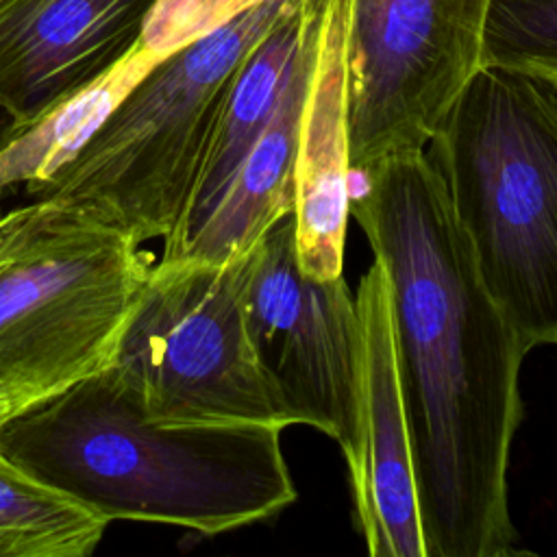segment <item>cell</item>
Returning a JSON list of instances; mask_svg holds the SVG:
<instances>
[{
	"label": "cell",
	"mask_w": 557,
	"mask_h": 557,
	"mask_svg": "<svg viewBox=\"0 0 557 557\" xmlns=\"http://www.w3.org/2000/svg\"><path fill=\"white\" fill-rule=\"evenodd\" d=\"M350 178L359 191L348 215L392 287L424 557L520 553L507 470L529 348L487 292L424 150L350 170Z\"/></svg>",
	"instance_id": "cell-1"
},
{
	"label": "cell",
	"mask_w": 557,
	"mask_h": 557,
	"mask_svg": "<svg viewBox=\"0 0 557 557\" xmlns=\"http://www.w3.org/2000/svg\"><path fill=\"white\" fill-rule=\"evenodd\" d=\"M281 433L265 422H154L104 368L0 422V453L107 522L218 535L296 500Z\"/></svg>",
	"instance_id": "cell-2"
},
{
	"label": "cell",
	"mask_w": 557,
	"mask_h": 557,
	"mask_svg": "<svg viewBox=\"0 0 557 557\" xmlns=\"http://www.w3.org/2000/svg\"><path fill=\"white\" fill-rule=\"evenodd\" d=\"M481 278L529 350L557 339V81L479 67L426 148Z\"/></svg>",
	"instance_id": "cell-3"
},
{
	"label": "cell",
	"mask_w": 557,
	"mask_h": 557,
	"mask_svg": "<svg viewBox=\"0 0 557 557\" xmlns=\"http://www.w3.org/2000/svg\"><path fill=\"white\" fill-rule=\"evenodd\" d=\"M152 263L63 200L0 218V422L111 366Z\"/></svg>",
	"instance_id": "cell-4"
},
{
	"label": "cell",
	"mask_w": 557,
	"mask_h": 557,
	"mask_svg": "<svg viewBox=\"0 0 557 557\" xmlns=\"http://www.w3.org/2000/svg\"><path fill=\"white\" fill-rule=\"evenodd\" d=\"M292 0H265L161 57L35 198L70 202L137 244L165 239L191 205L226 87Z\"/></svg>",
	"instance_id": "cell-5"
},
{
	"label": "cell",
	"mask_w": 557,
	"mask_h": 557,
	"mask_svg": "<svg viewBox=\"0 0 557 557\" xmlns=\"http://www.w3.org/2000/svg\"><path fill=\"white\" fill-rule=\"evenodd\" d=\"M242 259L152 263L109 366L146 418L292 426L248 337Z\"/></svg>",
	"instance_id": "cell-6"
},
{
	"label": "cell",
	"mask_w": 557,
	"mask_h": 557,
	"mask_svg": "<svg viewBox=\"0 0 557 557\" xmlns=\"http://www.w3.org/2000/svg\"><path fill=\"white\" fill-rule=\"evenodd\" d=\"M487 0H346L348 165L424 150L481 67Z\"/></svg>",
	"instance_id": "cell-7"
},
{
	"label": "cell",
	"mask_w": 557,
	"mask_h": 557,
	"mask_svg": "<svg viewBox=\"0 0 557 557\" xmlns=\"http://www.w3.org/2000/svg\"><path fill=\"white\" fill-rule=\"evenodd\" d=\"M242 302L252 350L289 424L333 437L350 466L361 387L355 294L344 276L324 281L300 270L292 213L244 255Z\"/></svg>",
	"instance_id": "cell-8"
},
{
	"label": "cell",
	"mask_w": 557,
	"mask_h": 557,
	"mask_svg": "<svg viewBox=\"0 0 557 557\" xmlns=\"http://www.w3.org/2000/svg\"><path fill=\"white\" fill-rule=\"evenodd\" d=\"M361 342L359 437L348 466L357 527L372 557H424L411 446L394 350L392 287L374 257L355 294Z\"/></svg>",
	"instance_id": "cell-9"
},
{
	"label": "cell",
	"mask_w": 557,
	"mask_h": 557,
	"mask_svg": "<svg viewBox=\"0 0 557 557\" xmlns=\"http://www.w3.org/2000/svg\"><path fill=\"white\" fill-rule=\"evenodd\" d=\"M157 0H0V107L24 126L139 39Z\"/></svg>",
	"instance_id": "cell-10"
},
{
	"label": "cell",
	"mask_w": 557,
	"mask_h": 557,
	"mask_svg": "<svg viewBox=\"0 0 557 557\" xmlns=\"http://www.w3.org/2000/svg\"><path fill=\"white\" fill-rule=\"evenodd\" d=\"M346 0H324L315 61L302 104L294 161V239L298 265L313 278L344 270L350 165L344 104Z\"/></svg>",
	"instance_id": "cell-11"
},
{
	"label": "cell",
	"mask_w": 557,
	"mask_h": 557,
	"mask_svg": "<svg viewBox=\"0 0 557 557\" xmlns=\"http://www.w3.org/2000/svg\"><path fill=\"white\" fill-rule=\"evenodd\" d=\"M322 4L324 0L268 124L211 205L163 239L161 257L228 263L242 259L270 226L292 213L298 128L315 61Z\"/></svg>",
	"instance_id": "cell-12"
},
{
	"label": "cell",
	"mask_w": 557,
	"mask_h": 557,
	"mask_svg": "<svg viewBox=\"0 0 557 557\" xmlns=\"http://www.w3.org/2000/svg\"><path fill=\"white\" fill-rule=\"evenodd\" d=\"M322 0H292L237 65L181 224L198 218L268 124Z\"/></svg>",
	"instance_id": "cell-13"
},
{
	"label": "cell",
	"mask_w": 557,
	"mask_h": 557,
	"mask_svg": "<svg viewBox=\"0 0 557 557\" xmlns=\"http://www.w3.org/2000/svg\"><path fill=\"white\" fill-rule=\"evenodd\" d=\"M157 61L139 39L104 74L28 124L0 152V189L15 183L33 185L50 176Z\"/></svg>",
	"instance_id": "cell-14"
},
{
	"label": "cell",
	"mask_w": 557,
	"mask_h": 557,
	"mask_svg": "<svg viewBox=\"0 0 557 557\" xmlns=\"http://www.w3.org/2000/svg\"><path fill=\"white\" fill-rule=\"evenodd\" d=\"M107 524L0 453V557H87Z\"/></svg>",
	"instance_id": "cell-15"
},
{
	"label": "cell",
	"mask_w": 557,
	"mask_h": 557,
	"mask_svg": "<svg viewBox=\"0 0 557 557\" xmlns=\"http://www.w3.org/2000/svg\"><path fill=\"white\" fill-rule=\"evenodd\" d=\"M481 67L557 81V0H487Z\"/></svg>",
	"instance_id": "cell-16"
},
{
	"label": "cell",
	"mask_w": 557,
	"mask_h": 557,
	"mask_svg": "<svg viewBox=\"0 0 557 557\" xmlns=\"http://www.w3.org/2000/svg\"><path fill=\"white\" fill-rule=\"evenodd\" d=\"M259 2L265 0H157L144 22L141 46L161 59Z\"/></svg>",
	"instance_id": "cell-17"
},
{
	"label": "cell",
	"mask_w": 557,
	"mask_h": 557,
	"mask_svg": "<svg viewBox=\"0 0 557 557\" xmlns=\"http://www.w3.org/2000/svg\"><path fill=\"white\" fill-rule=\"evenodd\" d=\"M26 126L22 122H17L4 107H0V152L17 139V135L24 131Z\"/></svg>",
	"instance_id": "cell-18"
}]
</instances>
